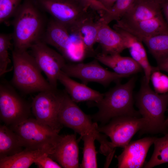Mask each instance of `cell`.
Wrapping results in <instances>:
<instances>
[{"label":"cell","instance_id":"1","mask_svg":"<svg viewBox=\"0 0 168 168\" xmlns=\"http://www.w3.org/2000/svg\"><path fill=\"white\" fill-rule=\"evenodd\" d=\"M161 5L153 0H135L128 11L114 26L136 37L168 33Z\"/></svg>","mask_w":168,"mask_h":168},{"label":"cell","instance_id":"2","mask_svg":"<svg viewBox=\"0 0 168 168\" xmlns=\"http://www.w3.org/2000/svg\"><path fill=\"white\" fill-rule=\"evenodd\" d=\"M45 13L32 0H23L11 23L13 49L27 51L41 40L49 21Z\"/></svg>","mask_w":168,"mask_h":168},{"label":"cell","instance_id":"3","mask_svg":"<svg viewBox=\"0 0 168 168\" xmlns=\"http://www.w3.org/2000/svg\"><path fill=\"white\" fill-rule=\"evenodd\" d=\"M136 81V78L133 77L125 83L117 82L115 86L104 93L102 99L94 103L98 110L91 116L94 122H100L102 125L118 116L141 117L138 111L133 107V92Z\"/></svg>","mask_w":168,"mask_h":168},{"label":"cell","instance_id":"4","mask_svg":"<svg viewBox=\"0 0 168 168\" xmlns=\"http://www.w3.org/2000/svg\"><path fill=\"white\" fill-rule=\"evenodd\" d=\"M136 100L142 117L148 121L147 127L140 134H164L166 131L165 113L168 106V92L159 94L153 91L144 76Z\"/></svg>","mask_w":168,"mask_h":168},{"label":"cell","instance_id":"5","mask_svg":"<svg viewBox=\"0 0 168 168\" xmlns=\"http://www.w3.org/2000/svg\"><path fill=\"white\" fill-rule=\"evenodd\" d=\"M12 55L13 73L11 84L14 87L26 94L53 88L43 77L42 71L27 50L13 49Z\"/></svg>","mask_w":168,"mask_h":168},{"label":"cell","instance_id":"6","mask_svg":"<svg viewBox=\"0 0 168 168\" xmlns=\"http://www.w3.org/2000/svg\"><path fill=\"white\" fill-rule=\"evenodd\" d=\"M10 128L19 137L24 148L32 150L46 149L50 152L62 137L49 126L31 118Z\"/></svg>","mask_w":168,"mask_h":168},{"label":"cell","instance_id":"7","mask_svg":"<svg viewBox=\"0 0 168 168\" xmlns=\"http://www.w3.org/2000/svg\"><path fill=\"white\" fill-rule=\"evenodd\" d=\"M31 104L22 98L11 84L4 80L0 84V117L6 125L17 124L30 118Z\"/></svg>","mask_w":168,"mask_h":168},{"label":"cell","instance_id":"8","mask_svg":"<svg viewBox=\"0 0 168 168\" xmlns=\"http://www.w3.org/2000/svg\"><path fill=\"white\" fill-rule=\"evenodd\" d=\"M64 92L54 88L40 92L31 103V110L35 119L58 133L63 126L58 115Z\"/></svg>","mask_w":168,"mask_h":168},{"label":"cell","instance_id":"9","mask_svg":"<svg viewBox=\"0 0 168 168\" xmlns=\"http://www.w3.org/2000/svg\"><path fill=\"white\" fill-rule=\"evenodd\" d=\"M148 121L142 117L122 116L114 117L104 125L98 126V130L109 137L113 147L124 148L138 131L147 127Z\"/></svg>","mask_w":168,"mask_h":168},{"label":"cell","instance_id":"10","mask_svg":"<svg viewBox=\"0 0 168 168\" xmlns=\"http://www.w3.org/2000/svg\"><path fill=\"white\" fill-rule=\"evenodd\" d=\"M99 62L95 58L86 63H66L62 71L70 77L78 78L86 85L90 82H95L106 86L112 82L117 83L129 77L109 71Z\"/></svg>","mask_w":168,"mask_h":168},{"label":"cell","instance_id":"11","mask_svg":"<svg viewBox=\"0 0 168 168\" xmlns=\"http://www.w3.org/2000/svg\"><path fill=\"white\" fill-rule=\"evenodd\" d=\"M45 13L68 29L88 11L78 0H32Z\"/></svg>","mask_w":168,"mask_h":168},{"label":"cell","instance_id":"12","mask_svg":"<svg viewBox=\"0 0 168 168\" xmlns=\"http://www.w3.org/2000/svg\"><path fill=\"white\" fill-rule=\"evenodd\" d=\"M30 49V53L44 73L50 85L57 88L58 76L66 63L65 59L42 40L35 42Z\"/></svg>","mask_w":168,"mask_h":168},{"label":"cell","instance_id":"13","mask_svg":"<svg viewBox=\"0 0 168 168\" xmlns=\"http://www.w3.org/2000/svg\"><path fill=\"white\" fill-rule=\"evenodd\" d=\"M41 40L55 48L66 60L79 62L84 58L76 49L67 27L52 17L49 19Z\"/></svg>","mask_w":168,"mask_h":168},{"label":"cell","instance_id":"14","mask_svg":"<svg viewBox=\"0 0 168 168\" xmlns=\"http://www.w3.org/2000/svg\"><path fill=\"white\" fill-rule=\"evenodd\" d=\"M58 119L60 123L83 136L98 130L97 122H93L91 116L85 114L74 102L65 90Z\"/></svg>","mask_w":168,"mask_h":168},{"label":"cell","instance_id":"15","mask_svg":"<svg viewBox=\"0 0 168 168\" xmlns=\"http://www.w3.org/2000/svg\"><path fill=\"white\" fill-rule=\"evenodd\" d=\"M94 11H88L75 24L68 29L79 39L87 55L95 57L96 54L93 46L96 42L98 29L101 23L100 17L96 19Z\"/></svg>","mask_w":168,"mask_h":168},{"label":"cell","instance_id":"16","mask_svg":"<svg viewBox=\"0 0 168 168\" xmlns=\"http://www.w3.org/2000/svg\"><path fill=\"white\" fill-rule=\"evenodd\" d=\"M156 137H147L130 142L122 153L116 156L119 168L142 167L148 150L154 143Z\"/></svg>","mask_w":168,"mask_h":168},{"label":"cell","instance_id":"17","mask_svg":"<svg viewBox=\"0 0 168 168\" xmlns=\"http://www.w3.org/2000/svg\"><path fill=\"white\" fill-rule=\"evenodd\" d=\"M79 154L76 135L71 134L62 136L48 155L62 167L77 168L80 165Z\"/></svg>","mask_w":168,"mask_h":168},{"label":"cell","instance_id":"18","mask_svg":"<svg viewBox=\"0 0 168 168\" xmlns=\"http://www.w3.org/2000/svg\"><path fill=\"white\" fill-rule=\"evenodd\" d=\"M81 138L83 141V156L80 167L97 168L95 140H96L99 142L100 152L102 154L107 153L111 150V145L110 142L107 140L106 135L101 134L98 130L89 132Z\"/></svg>","mask_w":168,"mask_h":168},{"label":"cell","instance_id":"19","mask_svg":"<svg viewBox=\"0 0 168 168\" xmlns=\"http://www.w3.org/2000/svg\"><path fill=\"white\" fill-rule=\"evenodd\" d=\"M58 80L64 86L65 91L76 103L85 101L97 103L103 97L104 94L72 80L62 71L59 74Z\"/></svg>","mask_w":168,"mask_h":168},{"label":"cell","instance_id":"20","mask_svg":"<svg viewBox=\"0 0 168 168\" xmlns=\"http://www.w3.org/2000/svg\"><path fill=\"white\" fill-rule=\"evenodd\" d=\"M113 28L122 36L126 48L129 49L132 58L142 67L147 80L149 82L152 66L148 60L142 41L134 35L123 29L114 26Z\"/></svg>","mask_w":168,"mask_h":168},{"label":"cell","instance_id":"21","mask_svg":"<svg viewBox=\"0 0 168 168\" xmlns=\"http://www.w3.org/2000/svg\"><path fill=\"white\" fill-rule=\"evenodd\" d=\"M95 58L99 62L111 68L115 72L128 76L142 71L140 66L132 57L120 54H96Z\"/></svg>","mask_w":168,"mask_h":168},{"label":"cell","instance_id":"22","mask_svg":"<svg viewBox=\"0 0 168 168\" xmlns=\"http://www.w3.org/2000/svg\"><path fill=\"white\" fill-rule=\"evenodd\" d=\"M101 21L96 42L101 47V53L107 54H120L126 49L122 36L117 31L111 28L108 24Z\"/></svg>","mask_w":168,"mask_h":168},{"label":"cell","instance_id":"23","mask_svg":"<svg viewBox=\"0 0 168 168\" xmlns=\"http://www.w3.org/2000/svg\"><path fill=\"white\" fill-rule=\"evenodd\" d=\"M50 152L46 149L25 148L14 155L0 159V168H28L41 155Z\"/></svg>","mask_w":168,"mask_h":168},{"label":"cell","instance_id":"24","mask_svg":"<svg viewBox=\"0 0 168 168\" xmlns=\"http://www.w3.org/2000/svg\"><path fill=\"white\" fill-rule=\"evenodd\" d=\"M24 147L18 135L6 125L0 126V159L12 156Z\"/></svg>","mask_w":168,"mask_h":168},{"label":"cell","instance_id":"25","mask_svg":"<svg viewBox=\"0 0 168 168\" xmlns=\"http://www.w3.org/2000/svg\"><path fill=\"white\" fill-rule=\"evenodd\" d=\"M137 37L146 45L157 64L168 56V33Z\"/></svg>","mask_w":168,"mask_h":168},{"label":"cell","instance_id":"26","mask_svg":"<svg viewBox=\"0 0 168 168\" xmlns=\"http://www.w3.org/2000/svg\"><path fill=\"white\" fill-rule=\"evenodd\" d=\"M161 138H156L154 142V152L144 168H151L168 162V133Z\"/></svg>","mask_w":168,"mask_h":168},{"label":"cell","instance_id":"27","mask_svg":"<svg viewBox=\"0 0 168 168\" xmlns=\"http://www.w3.org/2000/svg\"><path fill=\"white\" fill-rule=\"evenodd\" d=\"M135 0H117L108 11L103 12L100 17L103 22L109 24L113 21L120 19L130 9Z\"/></svg>","mask_w":168,"mask_h":168},{"label":"cell","instance_id":"28","mask_svg":"<svg viewBox=\"0 0 168 168\" xmlns=\"http://www.w3.org/2000/svg\"><path fill=\"white\" fill-rule=\"evenodd\" d=\"M12 40L11 34H0V76L1 77L11 70L8 68L11 60L9 56V50Z\"/></svg>","mask_w":168,"mask_h":168},{"label":"cell","instance_id":"29","mask_svg":"<svg viewBox=\"0 0 168 168\" xmlns=\"http://www.w3.org/2000/svg\"><path fill=\"white\" fill-rule=\"evenodd\" d=\"M23 0H0V23L8 24L13 18Z\"/></svg>","mask_w":168,"mask_h":168},{"label":"cell","instance_id":"30","mask_svg":"<svg viewBox=\"0 0 168 168\" xmlns=\"http://www.w3.org/2000/svg\"><path fill=\"white\" fill-rule=\"evenodd\" d=\"M150 80L156 92L159 94L168 92V76L160 71L152 72Z\"/></svg>","mask_w":168,"mask_h":168},{"label":"cell","instance_id":"31","mask_svg":"<svg viewBox=\"0 0 168 168\" xmlns=\"http://www.w3.org/2000/svg\"><path fill=\"white\" fill-rule=\"evenodd\" d=\"M34 163L39 168H61L62 167L45 153L38 157Z\"/></svg>","mask_w":168,"mask_h":168},{"label":"cell","instance_id":"32","mask_svg":"<svg viewBox=\"0 0 168 168\" xmlns=\"http://www.w3.org/2000/svg\"><path fill=\"white\" fill-rule=\"evenodd\" d=\"M163 71L168 73V56L156 67H153L152 71Z\"/></svg>","mask_w":168,"mask_h":168},{"label":"cell","instance_id":"33","mask_svg":"<svg viewBox=\"0 0 168 168\" xmlns=\"http://www.w3.org/2000/svg\"><path fill=\"white\" fill-rule=\"evenodd\" d=\"M90 8L96 12H102V13L106 11V9L97 1V0H90Z\"/></svg>","mask_w":168,"mask_h":168},{"label":"cell","instance_id":"34","mask_svg":"<svg viewBox=\"0 0 168 168\" xmlns=\"http://www.w3.org/2000/svg\"><path fill=\"white\" fill-rule=\"evenodd\" d=\"M117 0H97V2L108 11Z\"/></svg>","mask_w":168,"mask_h":168},{"label":"cell","instance_id":"35","mask_svg":"<svg viewBox=\"0 0 168 168\" xmlns=\"http://www.w3.org/2000/svg\"><path fill=\"white\" fill-rule=\"evenodd\" d=\"M162 11L168 24V1L161 5Z\"/></svg>","mask_w":168,"mask_h":168},{"label":"cell","instance_id":"36","mask_svg":"<svg viewBox=\"0 0 168 168\" xmlns=\"http://www.w3.org/2000/svg\"><path fill=\"white\" fill-rule=\"evenodd\" d=\"M82 4L86 11H88L90 8V0H78Z\"/></svg>","mask_w":168,"mask_h":168},{"label":"cell","instance_id":"37","mask_svg":"<svg viewBox=\"0 0 168 168\" xmlns=\"http://www.w3.org/2000/svg\"><path fill=\"white\" fill-rule=\"evenodd\" d=\"M156 2L159 3L161 5L165 2L167 1L168 0H153Z\"/></svg>","mask_w":168,"mask_h":168},{"label":"cell","instance_id":"38","mask_svg":"<svg viewBox=\"0 0 168 168\" xmlns=\"http://www.w3.org/2000/svg\"><path fill=\"white\" fill-rule=\"evenodd\" d=\"M167 111H168V109H167ZM165 126L166 128H167V126H168V118L166 119L165 122Z\"/></svg>","mask_w":168,"mask_h":168},{"label":"cell","instance_id":"39","mask_svg":"<svg viewBox=\"0 0 168 168\" xmlns=\"http://www.w3.org/2000/svg\"><path fill=\"white\" fill-rule=\"evenodd\" d=\"M168 133V126H167L166 128V131L165 132V133Z\"/></svg>","mask_w":168,"mask_h":168}]
</instances>
